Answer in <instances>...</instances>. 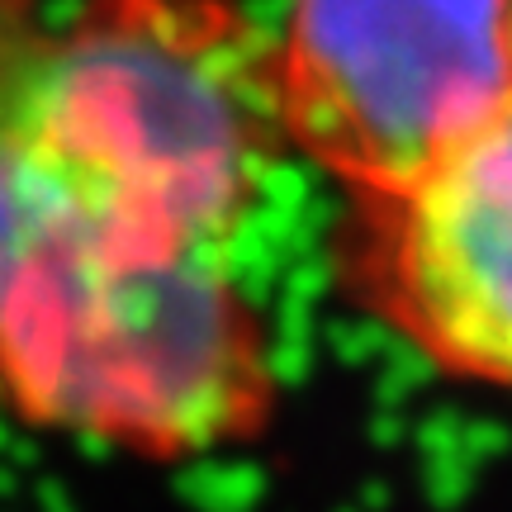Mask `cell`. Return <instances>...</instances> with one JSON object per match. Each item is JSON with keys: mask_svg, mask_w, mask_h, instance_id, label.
Segmentation results:
<instances>
[{"mask_svg": "<svg viewBox=\"0 0 512 512\" xmlns=\"http://www.w3.org/2000/svg\"><path fill=\"white\" fill-rule=\"evenodd\" d=\"M280 157L242 0H0V413L157 470L271 437L233 242Z\"/></svg>", "mask_w": 512, "mask_h": 512, "instance_id": "1", "label": "cell"}, {"mask_svg": "<svg viewBox=\"0 0 512 512\" xmlns=\"http://www.w3.org/2000/svg\"><path fill=\"white\" fill-rule=\"evenodd\" d=\"M332 271L441 380L512 394V105L413 181L347 200Z\"/></svg>", "mask_w": 512, "mask_h": 512, "instance_id": "3", "label": "cell"}, {"mask_svg": "<svg viewBox=\"0 0 512 512\" xmlns=\"http://www.w3.org/2000/svg\"><path fill=\"white\" fill-rule=\"evenodd\" d=\"M271 62L285 152L366 200L512 105V0H285Z\"/></svg>", "mask_w": 512, "mask_h": 512, "instance_id": "2", "label": "cell"}]
</instances>
